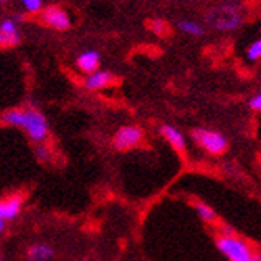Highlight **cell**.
Segmentation results:
<instances>
[{"instance_id": "cell-18", "label": "cell", "mask_w": 261, "mask_h": 261, "mask_svg": "<svg viewBox=\"0 0 261 261\" xmlns=\"http://www.w3.org/2000/svg\"><path fill=\"white\" fill-rule=\"evenodd\" d=\"M19 42V39L15 37H8L7 34H4L0 31V47H10V45H16Z\"/></svg>"}, {"instance_id": "cell-2", "label": "cell", "mask_w": 261, "mask_h": 261, "mask_svg": "<svg viewBox=\"0 0 261 261\" xmlns=\"http://www.w3.org/2000/svg\"><path fill=\"white\" fill-rule=\"evenodd\" d=\"M207 21L210 26L220 31H234L244 21L242 5L237 2H226L218 7H215L207 15Z\"/></svg>"}, {"instance_id": "cell-16", "label": "cell", "mask_w": 261, "mask_h": 261, "mask_svg": "<svg viewBox=\"0 0 261 261\" xmlns=\"http://www.w3.org/2000/svg\"><path fill=\"white\" fill-rule=\"evenodd\" d=\"M36 157L39 159L40 162H47V161H50V157H51V152H50V149L45 144H37L36 146Z\"/></svg>"}, {"instance_id": "cell-17", "label": "cell", "mask_w": 261, "mask_h": 261, "mask_svg": "<svg viewBox=\"0 0 261 261\" xmlns=\"http://www.w3.org/2000/svg\"><path fill=\"white\" fill-rule=\"evenodd\" d=\"M29 13H37L42 10V0H21Z\"/></svg>"}, {"instance_id": "cell-3", "label": "cell", "mask_w": 261, "mask_h": 261, "mask_svg": "<svg viewBox=\"0 0 261 261\" xmlns=\"http://www.w3.org/2000/svg\"><path fill=\"white\" fill-rule=\"evenodd\" d=\"M217 245L220 252L228 258L229 261H252L253 252L250 245L245 241L239 239L237 236L231 234H220L217 239Z\"/></svg>"}, {"instance_id": "cell-12", "label": "cell", "mask_w": 261, "mask_h": 261, "mask_svg": "<svg viewBox=\"0 0 261 261\" xmlns=\"http://www.w3.org/2000/svg\"><path fill=\"white\" fill-rule=\"evenodd\" d=\"M178 28L183 31V32H186V34H189V36H194V37H199V36H203V28H202V24L200 22H197V21H191V19H183V21H179L178 22Z\"/></svg>"}, {"instance_id": "cell-7", "label": "cell", "mask_w": 261, "mask_h": 261, "mask_svg": "<svg viewBox=\"0 0 261 261\" xmlns=\"http://www.w3.org/2000/svg\"><path fill=\"white\" fill-rule=\"evenodd\" d=\"M22 208V197L15 194L0 200V220L8 221L16 218Z\"/></svg>"}, {"instance_id": "cell-20", "label": "cell", "mask_w": 261, "mask_h": 261, "mask_svg": "<svg viewBox=\"0 0 261 261\" xmlns=\"http://www.w3.org/2000/svg\"><path fill=\"white\" fill-rule=\"evenodd\" d=\"M248 106H250L253 111H259L261 109V95H255L252 99H250V103H248Z\"/></svg>"}, {"instance_id": "cell-5", "label": "cell", "mask_w": 261, "mask_h": 261, "mask_svg": "<svg viewBox=\"0 0 261 261\" xmlns=\"http://www.w3.org/2000/svg\"><path fill=\"white\" fill-rule=\"evenodd\" d=\"M143 130L140 127H123L114 136V147L119 151H127L138 146L143 140Z\"/></svg>"}, {"instance_id": "cell-1", "label": "cell", "mask_w": 261, "mask_h": 261, "mask_svg": "<svg viewBox=\"0 0 261 261\" xmlns=\"http://www.w3.org/2000/svg\"><path fill=\"white\" fill-rule=\"evenodd\" d=\"M2 122L22 128L34 143H43L48 138V123L42 112L36 109H11L2 116Z\"/></svg>"}, {"instance_id": "cell-15", "label": "cell", "mask_w": 261, "mask_h": 261, "mask_svg": "<svg viewBox=\"0 0 261 261\" xmlns=\"http://www.w3.org/2000/svg\"><path fill=\"white\" fill-rule=\"evenodd\" d=\"M261 56V40H255L247 50V58L250 61H258Z\"/></svg>"}, {"instance_id": "cell-21", "label": "cell", "mask_w": 261, "mask_h": 261, "mask_svg": "<svg viewBox=\"0 0 261 261\" xmlns=\"http://www.w3.org/2000/svg\"><path fill=\"white\" fill-rule=\"evenodd\" d=\"M5 229V221H2V220H0V232H2Z\"/></svg>"}, {"instance_id": "cell-10", "label": "cell", "mask_w": 261, "mask_h": 261, "mask_svg": "<svg viewBox=\"0 0 261 261\" xmlns=\"http://www.w3.org/2000/svg\"><path fill=\"white\" fill-rule=\"evenodd\" d=\"M112 81H114V79H112L111 72H108V71H95L92 74H88L85 85L90 90H99V88H105V87L111 85Z\"/></svg>"}, {"instance_id": "cell-8", "label": "cell", "mask_w": 261, "mask_h": 261, "mask_svg": "<svg viewBox=\"0 0 261 261\" xmlns=\"http://www.w3.org/2000/svg\"><path fill=\"white\" fill-rule=\"evenodd\" d=\"M77 67L85 74H92L98 71L99 67V53L98 51H84L81 56L77 58Z\"/></svg>"}, {"instance_id": "cell-4", "label": "cell", "mask_w": 261, "mask_h": 261, "mask_svg": "<svg viewBox=\"0 0 261 261\" xmlns=\"http://www.w3.org/2000/svg\"><path fill=\"white\" fill-rule=\"evenodd\" d=\"M192 138L197 141V144L205 149L210 154H223L226 149H228V140L226 136L221 135L220 132H213V130H207V128H196L192 132Z\"/></svg>"}, {"instance_id": "cell-6", "label": "cell", "mask_w": 261, "mask_h": 261, "mask_svg": "<svg viewBox=\"0 0 261 261\" xmlns=\"http://www.w3.org/2000/svg\"><path fill=\"white\" fill-rule=\"evenodd\" d=\"M42 18L53 29L66 31V29L71 28V18H69V15H67V11L63 10L61 7H48V8H45Z\"/></svg>"}, {"instance_id": "cell-23", "label": "cell", "mask_w": 261, "mask_h": 261, "mask_svg": "<svg viewBox=\"0 0 261 261\" xmlns=\"http://www.w3.org/2000/svg\"><path fill=\"white\" fill-rule=\"evenodd\" d=\"M0 261H2V259H0Z\"/></svg>"}, {"instance_id": "cell-9", "label": "cell", "mask_w": 261, "mask_h": 261, "mask_svg": "<svg viewBox=\"0 0 261 261\" xmlns=\"http://www.w3.org/2000/svg\"><path fill=\"white\" fill-rule=\"evenodd\" d=\"M161 133H162L164 138L170 144H172L178 152H185L186 151V140H185L183 133H181L178 128H175L172 125H164L161 128Z\"/></svg>"}, {"instance_id": "cell-11", "label": "cell", "mask_w": 261, "mask_h": 261, "mask_svg": "<svg viewBox=\"0 0 261 261\" xmlns=\"http://www.w3.org/2000/svg\"><path fill=\"white\" fill-rule=\"evenodd\" d=\"M53 256V250L48 245H34L28 252V261H48Z\"/></svg>"}, {"instance_id": "cell-13", "label": "cell", "mask_w": 261, "mask_h": 261, "mask_svg": "<svg viewBox=\"0 0 261 261\" xmlns=\"http://www.w3.org/2000/svg\"><path fill=\"white\" fill-rule=\"evenodd\" d=\"M196 210L199 213V217L205 221V223H213V221H217V213H215V210L207 205V203H203V202H197L196 203Z\"/></svg>"}, {"instance_id": "cell-19", "label": "cell", "mask_w": 261, "mask_h": 261, "mask_svg": "<svg viewBox=\"0 0 261 261\" xmlns=\"http://www.w3.org/2000/svg\"><path fill=\"white\" fill-rule=\"evenodd\" d=\"M152 29H154L155 34L162 36V34L167 31V26H165V22L162 19H155V21H152Z\"/></svg>"}, {"instance_id": "cell-22", "label": "cell", "mask_w": 261, "mask_h": 261, "mask_svg": "<svg viewBox=\"0 0 261 261\" xmlns=\"http://www.w3.org/2000/svg\"><path fill=\"white\" fill-rule=\"evenodd\" d=\"M0 2H5V0H0Z\"/></svg>"}, {"instance_id": "cell-14", "label": "cell", "mask_w": 261, "mask_h": 261, "mask_svg": "<svg viewBox=\"0 0 261 261\" xmlns=\"http://www.w3.org/2000/svg\"><path fill=\"white\" fill-rule=\"evenodd\" d=\"M0 31L4 34H7L8 37H15L19 39V34H18V28H16V21L15 19H4L0 22Z\"/></svg>"}]
</instances>
